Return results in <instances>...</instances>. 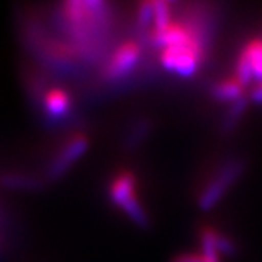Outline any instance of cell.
<instances>
[{
	"label": "cell",
	"mask_w": 262,
	"mask_h": 262,
	"mask_svg": "<svg viewBox=\"0 0 262 262\" xmlns=\"http://www.w3.org/2000/svg\"><path fill=\"white\" fill-rule=\"evenodd\" d=\"M244 169V163L239 160L229 162L225 166H222L201 191L198 196V207L203 211L213 210L225 198L227 191L237 182V179L242 177Z\"/></svg>",
	"instance_id": "6da1fadb"
},
{
	"label": "cell",
	"mask_w": 262,
	"mask_h": 262,
	"mask_svg": "<svg viewBox=\"0 0 262 262\" xmlns=\"http://www.w3.org/2000/svg\"><path fill=\"white\" fill-rule=\"evenodd\" d=\"M201 54H203V47L198 39H194L192 42L184 47L163 50L160 61L168 72H172L182 77H191L198 70Z\"/></svg>",
	"instance_id": "7a4b0ae2"
},
{
	"label": "cell",
	"mask_w": 262,
	"mask_h": 262,
	"mask_svg": "<svg viewBox=\"0 0 262 262\" xmlns=\"http://www.w3.org/2000/svg\"><path fill=\"white\" fill-rule=\"evenodd\" d=\"M140 47L136 42H125L121 47L115 50L113 57L110 58L108 64L105 67V76L110 80H117L127 76L140 60Z\"/></svg>",
	"instance_id": "3957f363"
},
{
	"label": "cell",
	"mask_w": 262,
	"mask_h": 262,
	"mask_svg": "<svg viewBox=\"0 0 262 262\" xmlns=\"http://www.w3.org/2000/svg\"><path fill=\"white\" fill-rule=\"evenodd\" d=\"M88 146H89V141L83 134H77L73 139H70L66 143L63 150L57 155L54 162L51 163V166L48 169V178H60L66 170L73 165V162H76L88 150Z\"/></svg>",
	"instance_id": "277c9868"
},
{
	"label": "cell",
	"mask_w": 262,
	"mask_h": 262,
	"mask_svg": "<svg viewBox=\"0 0 262 262\" xmlns=\"http://www.w3.org/2000/svg\"><path fill=\"white\" fill-rule=\"evenodd\" d=\"M196 39L185 27H181L178 24H172L168 28L159 31V32H153L151 41L156 47L162 50H168V48H178L188 46L189 42H192Z\"/></svg>",
	"instance_id": "5b68a950"
},
{
	"label": "cell",
	"mask_w": 262,
	"mask_h": 262,
	"mask_svg": "<svg viewBox=\"0 0 262 262\" xmlns=\"http://www.w3.org/2000/svg\"><path fill=\"white\" fill-rule=\"evenodd\" d=\"M110 196L115 206L121 208L127 201L136 195V178L130 172H122L114 179L110 188Z\"/></svg>",
	"instance_id": "8992f818"
},
{
	"label": "cell",
	"mask_w": 262,
	"mask_h": 262,
	"mask_svg": "<svg viewBox=\"0 0 262 262\" xmlns=\"http://www.w3.org/2000/svg\"><path fill=\"white\" fill-rule=\"evenodd\" d=\"M72 108L70 95L63 89H51L44 96V110L51 118H63Z\"/></svg>",
	"instance_id": "52a82bcc"
},
{
	"label": "cell",
	"mask_w": 262,
	"mask_h": 262,
	"mask_svg": "<svg viewBox=\"0 0 262 262\" xmlns=\"http://www.w3.org/2000/svg\"><path fill=\"white\" fill-rule=\"evenodd\" d=\"M252 73L253 82H262V39L249 42L239 57Z\"/></svg>",
	"instance_id": "ba28073f"
},
{
	"label": "cell",
	"mask_w": 262,
	"mask_h": 262,
	"mask_svg": "<svg viewBox=\"0 0 262 262\" xmlns=\"http://www.w3.org/2000/svg\"><path fill=\"white\" fill-rule=\"evenodd\" d=\"M244 86L239 83L236 79L230 80H222L214 84L213 88V96L220 102H237L244 96Z\"/></svg>",
	"instance_id": "9c48e42d"
},
{
	"label": "cell",
	"mask_w": 262,
	"mask_h": 262,
	"mask_svg": "<svg viewBox=\"0 0 262 262\" xmlns=\"http://www.w3.org/2000/svg\"><path fill=\"white\" fill-rule=\"evenodd\" d=\"M201 258L204 262H220V253L217 249V232L206 229L201 233Z\"/></svg>",
	"instance_id": "30bf717a"
},
{
	"label": "cell",
	"mask_w": 262,
	"mask_h": 262,
	"mask_svg": "<svg viewBox=\"0 0 262 262\" xmlns=\"http://www.w3.org/2000/svg\"><path fill=\"white\" fill-rule=\"evenodd\" d=\"M153 29L155 32H159L166 29L170 22V6L166 2H153Z\"/></svg>",
	"instance_id": "8fae6325"
},
{
	"label": "cell",
	"mask_w": 262,
	"mask_h": 262,
	"mask_svg": "<svg viewBox=\"0 0 262 262\" xmlns=\"http://www.w3.org/2000/svg\"><path fill=\"white\" fill-rule=\"evenodd\" d=\"M121 208H122V211L130 217L131 222H134L137 226H140V227H146V226L149 225V217H147V213H146V210H144L143 206L140 204V201L137 200V196L131 198L130 201H127Z\"/></svg>",
	"instance_id": "7c38bea8"
},
{
	"label": "cell",
	"mask_w": 262,
	"mask_h": 262,
	"mask_svg": "<svg viewBox=\"0 0 262 262\" xmlns=\"http://www.w3.org/2000/svg\"><path fill=\"white\" fill-rule=\"evenodd\" d=\"M137 20L140 27H149L153 24V3H143L139 9Z\"/></svg>",
	"instance_id": "4fadbf2b"
},
{
	"label": "cell",
	"mask_w": 262,
	"mask_h": 262,
	"mask_svg": "<svg viewBox=\"0 0 262 262\" xmlns=\"http://www.w3.org/2000/svg\"><path fill=\"white\" fill-rule=\"evenodd\" d=\"M217 249L220 255H233L236 252V245L227 236L217 233Z\"/></svg>",
	"instance_id": "5bb4252c"
},
{
	"label": "cell",
	"mask_w": 262,
	"mask_h": 262,
	"mask_svg": "<svg viewBox=\"0 0 262 262\" xmlns=\"http://www.w3.org/2000/svg\"><path fill=\"white\" fill-rule=\"evenodd\" d=\"M3 184L5 185H10V187H27L31 188L32 185L37 184V181H32V179H27L22 175H6L3 178Z\"/></svg>",
	"instance_id": "9a60e30c"
},
{
	"label": "cell",
	"mask_w": 262,
	"mask_h": 262,
	"mask_svg": "<svg viewBox=\"0 0 262 262\" xmlns=\"http://www.w3.org/2000/svg\"><path fill=\"white\" fill-rule=\"evenodd\" d=\"M245 108H246V101H245L244 98L239 99L237 102H234L233 106L230 108L229 117H227V124H229V125H234V124L237 122V120H239V117H241L242 113L245 111Z\"/></svg>",
	"instance_id": "2e32d148"
},
{
	"label": "cell",
	"mask_w": 262,
	"mask_h": 262,
	"mask_svg": "<svg viewBox=\"0 0 262 262\" xmlns=\"http://www.w3.org/2000/svg\"><path fill=\"white\" fill-rule=\"evenodd\" d=\"M172 262H204L200 253H184L179 255Z\"/></svg>",
	"instance_id": "e0dca14e"
},
{
	"label": "cell",
	"mask_w": 262,
	"mask_h": 262,
	"mask_svg": "<svg viewBox=\"0 0 262 262\" xmlns=\"http://www.w3.org/2000/svg\"><path fill=\"white\" fill-rule=\"evenodd\" d=\"M253 102L262 103V82L261 83H256V86L252 89V94H251Z\"/></svg>",
	"instance_id": "ac0fdd59"
}]
</instances>
